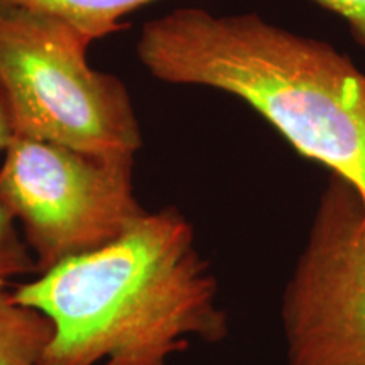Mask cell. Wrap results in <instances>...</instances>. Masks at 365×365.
Returning a JSON list of instances; mask_svg holds the SVG:
<instances>
[{
    "label": "cell",
    "mask_w": 365,
    "mask_h": 365,
    "mask_svg": "<svg viewBox=\"0 0 365 365\" xmlns=\"http://www.w3.org/2000/svg\"><path fill=\"white\" fill-rule=\"evenodd\" d=\"M11 298L51 322L38 365H170L191 339L228 336L217 277L175 207L145 212L112 244L59 262Z\"/></svg>",
    "instance_id": "6da1fadb"
},
{
    "label": "cell",
    "mask_w": 365,
    "mask_h": 365,
    "mask_svg": "<svg viewBox=\"0 0 365 365\" xmlns=\"http://www.w3.org/2000/svg\"><path fill=\"white\" fill-rule=\"evenodd\" d=\"M135 51L159 81L244 100L296 153L354 185L365 203V75L333 46L257 14L185 7L145 22Z\"/></svg>",
    "instance_id": "7a4b0ae2"
},
{
    "label": "cell",
    "mask_w": 365,
    "mask_h": 365,
    "mask_svg": "<svg viewBox=\"0 0 365 365\" xmlns=\"http://www.w3.org/2000/svg\"><path fill=\"white\" fill-rule=\"evenodd\" d=\"M90 44L65 21L0 4V95L14 135L135 158L143 135L129 91L88 65Z\"/></svg>",
    "instance_id": "3957f363"
},
{
    "label": "cell",
    "mask_w": 365,
    "mask_h": 365,
    "mask_svg": "<svg viewBox=\"0 0 365 365\" xmlns=\"http://www.w3.org/2000/svg\"><path fill=\"white\" fill-rule=\"evenodd\" d=\"M134 164L14 135L0 164V203L22 227L39 274L112 244L144 215Z\"/></svg>",
    "instance_id": "277c9868"
},
{
    "label": "cell",
    "mask_w": 365,
    "mask_h": 365,
    "mask_svg": "<svg viewBox=\"0 0 365 365\" xmlns=\"http://www.w3.org/2000/svg\"><path fill=\"white\" fill-rule=\"evenodd\" d=\"M286 365H365V203L330 175L281 298Z\"/></svg>",
    "instance_id": "5b68a950"
},
{
    "label": "cell",
    "mask_w": 365,
    "mask_h": 365,
    "mask_svg": "<svg viewBox=\"0 0 365 365\" xmlns=\"http://www.w3.org/2000/svg\"><path fill=\"white\" fill-rule=\"evenodd\" d=\"M153 2L158 0H0V4L65 21L91 43L122 31L125 16Z\"/></svg>",
    "instance_id": "8992f818"
},
{
    "label": "cell",
    "mask_w": 365,
    "mask_h": 365,
    "mask_svg": "<svg viewBox=\"0 0 365 365\" xmlns=\"http://www.w3.org/2000/svg\"><path fill=\"white\" fill-rule=\"evenodd\" d=\"M53 335L51 322L38 309L0 294V365H38Z\"/></svg>",
    "instance_id": "52a82bcc"
},
{
    "label": "cell",
    "mask_w": 365,
    "mask_h": 365,
    "mask_svg": "<svg viewBox=\"0 0 365 365\" xmlns=\"http://www.w3.org/2000/svg\"><path fill=\"white\" fill-rule=\"evenodd\" d=\"M38 272L33 254L21 234L11 213L0 203V294L7 293V286L16 277Z\"/></svg>",
    "instance_id": "ba28073f"
},
{
    "label": "cell",
    "mask_w": 365,
    "mask_h": 365,
    "mask_svg": "<svg viewBox=\"0 0 365 365\" xmlns=\"http://www.w3.org/2000/svg\"><path fill=\"white\" fill-rule=\"evenodd\" d=\"M349 24L354 39L365 49V0H313Z\"/></svg>",
    "instance_id": "9c48e42d"
},
{
    "label": "cell",
    "mask_w": 365,
    "mask_h": 365,
    "mask_svg": "<svg viewBox=\"0 0 365 365\" xmlns=\"http://www.w3.org/2000/svg\"><path fill=\"white\" fill-rule=\"evenodd\" d=\"M14 139V130L11 125V118H9V112L6 103H4L2 95H0V156H4L7 145L11 144Z\"/></svg>",
    "instance_id": "30bf717a"
}]
</instances>
